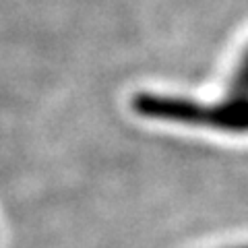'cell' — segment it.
Returning <instances> with one entry per match:
<instances>
[{
  "label": "cell",
  "instance_id": "cell-1",
  "mask_svg": "<svg viewBox=\"0 0 248 248\" xmlns=\"http://www.w3.org/2000/svg\"><path fill=\"white\" fill-rule=\"evenodd\" d=\"M223 133H248V102L230 104L221 116Z\"/></svg>",
  "mask_w": 248,
  "mask_h": 248
},
{
  "label": "cell",
  "instance_id": "cell-2",
  "mask_svg": "<svg viewBox=\"0 0 248 248\" xmlns=\"http://www.w3.org/2000/svg\"><path fill=\"white\" fill-rule=\"evenodd\" d=\"M234 93H236V99L248 97V50L238 62V68L234 75Z\"/></svg>",
  "mask_w": 248,
  "mask_h": 248
}]
</instances>
